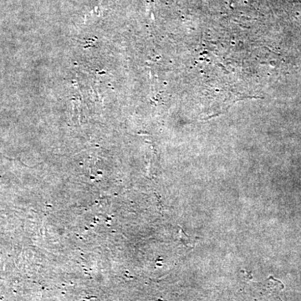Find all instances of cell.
<instances>
[{"label":"cell","mask_w":301,"mask_h":301,"mask_svg":"<svg viewBox=\"0 0 301 301\" xmlns=\"http://www.w3.org/2000/svg\"><path fill=\"white\" fill-rule=\"evenodd\" d=\"M180 240L181 242L183 243L187 248H192V245H191L190 237L188 236V234H184L182 230L180 232Z\"/></svg>","instance_id":"obj_1"}]
</instances>
